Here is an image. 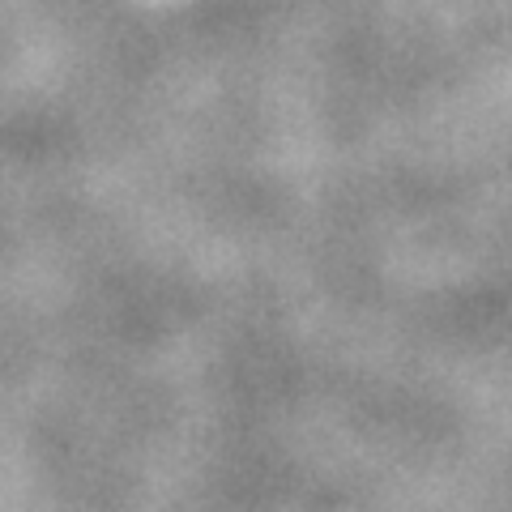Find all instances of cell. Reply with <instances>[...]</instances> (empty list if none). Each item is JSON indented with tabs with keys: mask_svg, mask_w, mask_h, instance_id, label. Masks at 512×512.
<instances>
[]
</instances>
